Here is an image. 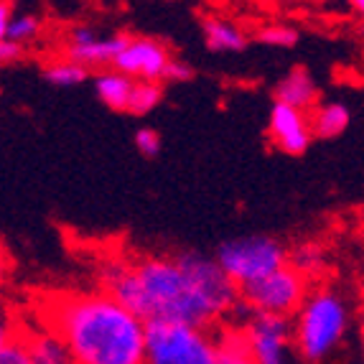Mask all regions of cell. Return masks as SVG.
<instances>
[{
  "mask_svg": "<svg viewBox=\"0 0 364 364\" xmlns=\"http://www.w3.org/2000/svg\"><path fill=\"white\" fill-rule=\"evenodd\" d=\"M352 326V309L334 286H316L291 321L293 349L304 364H321L341 346Z\"/></svg>",
  "mask_w": 364,
  "mask_h": 364,
  "instance_id": "3957f363",
  "label": "cell"
},
{
  "mask_svg": "<svg viewBox=\"0 0 364 364\" xmlns=\"http://www.w3.org/2000/svg\"><path fill=\"white\" fill-rule=\"evenodd\" d=\"M161 100H164V85L161 82H135L125 112H130V115H148V112H153L161 105Z\"/></svg>",
  "mask_w": 364,
  "mask_h": 364,
  "instance_id": "ac0fdd59",
  "label": "cell"
},
{
  "mask_svg": "<svg viewBox=\"0 0 364 364\" xmlns=\"http://www.w3.org/2000/svg\"><path fill=\"white\" fill-rule=\"evenodd\" d=\"M201 33L207 49L217 54H230V51H242L247 46V31L232 18L225 16H204L201 18Z\"/></svg>",
  "mask_w": 364,
  "mask_h": 364,
  "instance_id": "4fadbf2b",
  "label": "cell"
},
{
  "mask_svg": "<svg viewBox=\"0 0 364 364\" xmlns=\"http://www.w3.org/2000/svg\"><path fill=\"white\" fill-rule=\"evenodd\" d=\"M0 306H3V288H0Z\"/></svg>",
  "mask_w": 364,
  "mask_h": 364,
  "instance_id": "f1b7e54d",
  "label": "cell"
},
{
  "mask_svg": "<svg viewBox=\"0 0 364 364\" xmlns=\"http://www.w3.org/2000/svg\"><path fill=\"white\" fill-rule=\"evenodd\" d=\"M255 38L265 46H278V49H291L298 43V31L286 23H267L255 31Z\"/></svg>",
  "mask_w": 364,
  "mask_h": 364,
  "instance_id": "44dd1931",
  "label": "cell"
},
{
  "mask_svg": "<svg viewBox=\"0 0 364 364\" xmlns=\"http://www.w3.org/2000/svg\"><path fill=\"white\" fill-rule=\"evenodd\" d=\"M214 262L230 278L232 286L242 291L286 265L288 247L280 240L267 235L235 237V240L219 245Z\"/></svg>",
  "mask_w": 364,
  "mask_h": 364,
  "instance_id": "277c9868",
  "label": "cell"
},
{
  "mask_svg": "<svg viewBox=\"0 0 364 364\" xmlns=\"http://www.w3.org/2000/svg\"><path fill=\"white\" fill-rule=\"evenodd\" d=\"M240 328H242L250 357L255 364H298L288 318L247 314Z\"/></svg>",
  "mask_w": 364,
  "mask_h": 364,
  "instance_id": "52a82bcc",
  "label": "cell"
},
{
  "mask_svg": "<svg viewBox=\"0 0 364 364\" xmlns=\"http://www.w3.org/2000/svg\"><path fill=\"white\" fill-rule=\"evenodd\" d=\"M267 135H270V143L288 156H304L314 140L309 115L280 102H273V107H270Z\"/></svg>",
  "mask_w": 364,
  "mask_h": 364,
  "instance_id": "30bf717a",
  "label": "cell"
},
{
  "mask_svg": "<svg viewBox=\"0 0 364 364\" xmlns=\"http://www.w3.org/2000/svg\"><path fill=\"white\" fill-rule=\"evenodd\" d=\"M288 267H293L298 275H304L306 280H314L318 275L326 273V250L321 247L318 242H298L293 250H288Z\"/></svg>",
  "mask_w": 364,
  "mask_h": 364,
  "instance_id": "e0dca14e",
  "label": "cell"
},
{
  "mask_svg": "<svg viewBox=\"0 0 364 364\" xmlns=\"http://www.w3.org/2000/svg\"><path fill=\"white\" fill-rule=\"evenodd\" d=\"M125 33H100L92 26H74L64 41V59L82 69H112L117 54L125 46Z\"/></svg>",
  "mask_w": 364,
  "mask_h": 364,
  "instance_id": "ba28073f",
  "label": "cell"
},
{
  "mask_svg": "<svg viewBox=\"0 0 364 364\" xmlns=\"http://www.w3.org/2000/svg\"><path fill=\"white\" fill-rule=\"evenodd\" d=\"M191 77H194V69L188 67L186 61L171 56L168 67H166V72H164V82H188Z\"/></svg>",
  "mask_w": 364,
  "mask_h": 364,
  "instance_id": "603a6c76",
  "label": "cell"
},
{
  "mask_svg": "<svg viewBox=\"0 0 364 364\" xmlns=\"http://www.w3.org/2000/svg\"><path fill=\"white\" fill-rule=\"evenodd\" d=\"M352 8H354V11H357V13H362V11H364V3H362V0H354Z\"/></svg>",
  "mask_w": 364,
  "mask_h": 364,
  "instance_id": "83f0119b",
  "label": "cell"
},
{
  "mask_svg": "<svg viewBox=\"0 0 364 364\" xmlns=\"http://www.w3.org/2000/svg\"><path fill=\"white\" fill-rule=\"evenodd\" d=\"M311 283L298 275L293 267L283 265L267 278L257 280L252 286L240 291V304L250 311V314L260 316H278V318H288L291 321L296 311L301 309L304 298L309 296Z\"/></svg>",
  "mask_w": 364,
  "mask_h": 364,
  "instance_id": "8992f818",
  "label": "cell"
},
{
  "mask_svg": "<svg viewBox=\"0 0 364 364\" xmlns=\"http://www.w3.org/2000/svg\"><path fill=\"white\" fill-rule=\"evenodd\" d=\"M41 77L54 87H77L90 77V72L82 69L79 64H74V61H69V59H56V61H51V64L43 67Z\"/></svg>",
  "mask_w": 364,
  "mask_h": 364,
  "instance_id": "ffe728a7",
  "label": "cell"
},
{
  "mask_svg": "<svg viewBox=\"0 0 364 364\" xmlns=\"http://www.w3.org/2000/svg\"><path fill=\"white\" fill-rule=\"evenodd\" d=\"M11 16H13L11 3H0V41H6V31H8V23H11Z\"/></svg>",
  "mask_w": 364,
  "mask_h": 364,
  "instance_id": "4316f807",
  "label": "cell"
},
{
  "mask_svg": "<svg viewBox=\"0 0 364 364\" xmlns=\"http://www.w3.org/2000/svg\"><path fill=\"white\" fill-rule=\"evenodd\" d=\"M352 122V112L349 107L341 102H323L316 105L309 112V125H311V135L314 138H336L341 135Z\"/></svg>",
  "mask_w": 364,
  "mask_h": 364,
  "instance_id": "5bb4252c",
  "label": "cell"
},
{
  "mask_svg": "<svg viewBox=\"0 0 364 364\" xmlns=\"http://www.w3.org/2000/svg\"><path fill=\"white\" fill-rule=\"evenodd\" d=\"M171 51L164 41L151 36H128L112 69L133 82H164Z\"/></svg>",
  "mask_w": 364,
  "mask_h": 364,
  "instance_id": "9c48e42d",
  "label": "cell"
},
{
  "mask_svg": "<svg viewBox=\"0 0 364 364\" xmlns=\"http://www.w3.org/2000/svg\"><path fill=\"white\" fill-rule=\"evenodd\" d=\"M18 341L23 344L31 364H74L67 344L43 323L36 328L18 326Z\"/></svg>",
  "mask_w": 364,
  "mask_h": 364,
  "instance_id": "8fae6325",
  "label": "cell"
},
{
  "mask_svg": "<svg viewBox=\"0 0 364 364\" xmlns=\"http://www.w3.org/2000/svg\"><path fill=\"white\" fill-rule=\"evenodd\" d=\"M214 341H217V357L214 364H255L250 357L247 341L240 326L232 323H222L214 331Z\"/></svg>",
  "mask_w": 364,
  "mask_h": 364,
  "instance_id": "2e32d148",
  "label": "cell"
},
{
  "mask_svg": "<svg viewBox=\"0 0 364 364\" xmlns=\"http://www.w3.org/2000/svg\"><path fill=\"white\" fill-rule=\"evenodd\" d=\"M217 341L212 328L173 321L146 323L143 364H214Z\"/></svg>",
  "mask_w": 364,
  "mask_h": 364,
  "instance_id": "5b68a950",
  "label": "cell"
},
{
  "mask_svg": "<svg viewBox=\"0 0 364 364\" xmlns=\"http://www.w3.org/2000/svg\"><path fill=\"white\" fill-rule=\"evenodd\" d=\"M43 31V21L38 18L36 13H16L13 11L11 23H8L6 31V41L18 43V46H26V43L36 41Z\"/></svg>",
  "mask_w": 364,
  "mask_h": 364,
  "instance_id": "d6986e66",
  "label": "cell"
},
{
  "mask_svg": "<svg viewBox=\"0 0 364 364\" xmlns=\"http://www.w3.org/2000/svg\"><path fill=\"white\" fill-rule=\"evenodd\" d=\"M105 293L143 323L173 321L212 328L230 318L240 291L214 257L186 250L168 257L112 260L102 273Z\"/></svg>",
  "mask_w": 364,
  "mask_h": 364,
  "instance_id": "6da1fadb",
  "label": "cell"
},
{
  "mask_svg": "<svg viewBox=\"0 0 364 364\" xmlns=\"http://www.w3.org/2000/svg\"><path fill=\"white\" fill-rule=\"evenodd\" d=\"M18 321H13L6 311H0V349H6L11 341H16L18 336Z\"/></svg>",
  "mask_w": 364,
  "mask_h": 364,
  "instance_id": "d4e9b609",
  "label": "cell"
},
{
  "mask_svg": "<svg viewBox=\"0 0 364 364\" xmlns=\"http://www.w3.org/2000/svg\"><path fill=\"white\" fill-rule=\"evenodd\" d=\"M23 56V46L11 41H0V64H13Z\"/></svg>",
  "mask_w": 364,
  "mask_h": 364,
  "instance_id": "484cf974",
  "label": "cell"
},
{
  "mask_svg": "<svg viewBox=\"0 0 364 364\" xmlns=\"http://www.w3.org/2000/svg\"><path fill=\"white\" fill-rule=\"evenodd\" d=\"M135 148L143 158H156L161 153V135L153 128H140L135 133Z\"/></svg>",
  "mask_w": 364,
  "mask_h": 364,
  "instance_id": "7402d4cb",
  "label": "cell"
},
{
  "mask_svg": "<svg viewBox=\"0 0 364 364\" xmlns=\"http://www.w3.org/2000/svg\"><path fill=\"white\" fill-rule=\"evenodd\" d=\"M133 79H128L125 74L115 72V69H105L95 79V95L97 100L109 109H117V112H125L128 109L130 92H133Z\"/></svg>",
  "mask_w": 364,
  "mask_h": 364,
  "instance_id": "9a60e30c",
  "label": "cell"
},
{
  "mask_svg": "<svg viewBox=\"0 0 364 364\" xmlns=\"http://www.w3.org/2000/svg\"><path fill=\"white\" fill-rule=\"evenodd\" d=\"M43 326L67 344L74 364H143L146 323L105 291L49 298Z\"/></svg>",
  "mask_w": 364,
  "mask_h": 364,
  "instance_id": "7a4b0ae2",
  "label": "cell"
},
{
  "mask_svg": "<svg viewBox=\"0 0 364 364\" xmlns=\"http://www.w3.org/2000/svg\"><path fill=\"white\" fill-rule=\"evenodd\" d=\"M275 102L288 105V107L301 109L309 115L311 109L318 105V87H316L309 69L296 67L280 79L278 87H275Z\"/></svg>",
  "mask_w": 364,
  "mask_h": 364,
  "instance_id": "7c38bea8",
  "label": "cell"
},
{
  "mask_svg": "<svg viewBox=\"0 0 364 364\" xmlns=\"http://www.w3.org/2000/svg\"><path fill=\"white\" fill-rule=\"evenodd\" d=\"M0 364H31L28 354H26L18 336H16V341H11L6 349H0Z\"/></svg>",
  "mask_w": 364,
  "mask_h": 364,
  "instance_id": "cb8c5ba5",
  "label": "cell"
}]
</instances>
